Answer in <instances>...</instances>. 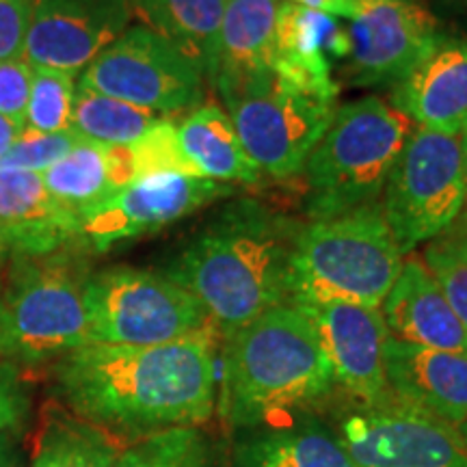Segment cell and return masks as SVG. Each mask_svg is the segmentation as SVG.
Masks as SVG:
<instances>
[{
  "label": "cell",
  "instance_id": "obj_10",
  "mask_svg": "<svg viewBox=\"0 0 467 467\" xmlns=\"http://www.w3.org/2000/svg\"><path fill=\"white\" fill-rule=\"evenodd\" d=\"M203 80L189 55L148 26H130L83 69L78 85L154 115H173L197 109Z\"/></svg>",
  "mask_w": 467,
  "mask_h": 467
},
{
  "label": "cell",
  "instance_id": "obj_27",
  "mask_svg": "<svg viewBox=\"0 0 467 467\" xmlns=\"http://www.w3.org/2000/svg\"><path fill=\"white\" fill-rule=\"evenodd\" d=\"M156 119L161 117L150 110L115 100V98L93 91L89 87L76 85L72 130L85 141L132 145L156 124Z\"/></svg>",
  "mask_w": 467,
  "mask_h": 467
},
{
  "label": "cell",
  "instance_id": "obj_2",
  "mask_svg": "<svg viewBox=\"0 0 467 467\" xmlns=\"http://www.w3.org/2000/svg\"><path fill=\"white\" fill-rule=\"evenodd\" d=\"M303 223L258 200L225 203L162 275L189 290L223 337L290 303V266Z\"/></svg>",
  "mask_w": 467,
  "mask_h": 467
},
{
  "label": "cell",
  "instance_id": "obj_8",
  "mask_svg": "<svg viewBox=\"0 0 467 467\" xmlns=\"http://www.w3.org/2000/svg\"><path fill=\"white\" fill-rule=\"evenodd\" d=\"M89 340L124 347H156L217 329L202 303L161 273L110 266L85 284Z\"/></svg>",
  "mask_w": 467,
  "mask_h": 467
},
{
  "label": "cell",
  "instance_id": "obj_6",
  "mask_svg": "<svg viewBox=\"0 0 467 467\" xmlns=\"http://www.w3.org/2000/svg\"><path fill=\"white\" fill-rule=\"evenodd\" d=\"M80 247L17 255L0 288V359L37 364L91 344L85 307L89 277Z\"/></svg>",
  "mask_w": 467,
  "mask_h": 467
},
{
  "label": "cell",
  "instance_id": "obj_13",
  "mask_svg": "<svg viewBox=\"0 0 467 467\" xmlns=\"http://www.w3.org/2000/svg\"><path fill=\"white\" fill-rule=\"evenodd\" d=\"M358 467H467V448L451 424L400 402L364 407L340 426Z\"/></svg>",
  "mask_w": 467,
  "mask_h": 467
},
{
  "label": "cell",
  "instance_id": "obj_4",
  "mask_svg": "<svg viewBox=\"0 0 467 467\" xmlns=\"http://www.w3.org/2000/svg\"><path fill=\"white\" fill-rule=\"evenodd\" d=\"M402 254L381 203L303 225L290 266V306L347 301L381 307Z\"/></svg>",
  "mask_w": 467,
  "mask_h": 467
},
{
  "label": "cell",
  "instance_id": "obj_30",
  "mask_svg": "<svg viewBox=\"0 0 467 467\" xmlns=\"http://www.w3.org/2000/svg\"><path fill=\"white\" fill-rule=\"evenodd\" d=\"M76 74L52 67H33L26 126L37 132H63L72 128Z\"/></svg>",
  "mask_w": 467,
  "mask_h": 467
},
{
  "label": "cell",
  "instance_id": "obj_32",
  "mask_svg": "<svg viewBox=\"0 0 467 467\" xmlns=\"http://www.w3.org/2000/svg\"><path fill=\"white\" fill-rule=\"evenodd\" d=\"M83 139L72 128L63 132H37L31 128H22L14 145L0 156V169H16V171L44 173L46 169L66 159Z\"/></svg>",
  "mask_w": 467,
  "mask_h": 467
},
{
  "label": "cell",
  "instance_id": "obj_22",
  "mask_svg": "<svg viewBox=\"0 0 467 467\" xmlns=\"http://www.w3.org/2000/svg\"><path fill=\"white\" fill-rule=\"evenodd\" d=\"M178 137L202 178L225 184H254L260 180V167L251 161L230 115L219 104L192 109L189 117L180 121Z\"/></svg>",
  "mask_w": 467,
  "mask_h": 467
},
{
  "label": "cell",
  "instance_id": "obj_16",
  "mask_svg": "<svg viewBox=\"0 0 467 467\" xmlns=\"http://www.w3.org/2000/svg\"><path fill=\"white\" fill-rule=\"evenodd\" d=\"M385 381L400 405L454 429L467 420V350L424 348L389 337Z\"/></svg>",
  "mask_w": 467,
  "mask_h": 467
},
{
  "label": "cell",
  "instance_id": "obj_3",
  "mask_svg": "<svg viewBox=\"0 0 467 467\" xmlns=\"http://www.w3.org/2000/svg\"><path fill=\"white\" fill-rule=\"evenodd\" d=\"M225 342L221 413L236 429L275 422L334 388L312 320L290 303L266 309Z\"/></svg>",
  "mask_w": 467,
  "mask_h": 467
},
{
  "label": "cell",
  "instance_id": "obj_39",
  "mask_svg": "<svg viewBox=\"0 0 467 467\" xmlns=\"http://www.w3.org/2000/svg\"><path fill=\"white\" fill-rule=\"evenodd\" d=\"M461 139H463V167H465V203H467V126L461 130Z\"/></svg>",
  "mask_w": 467,
  "mask_h": 467
},
{
  "label": "cell",
  "instance_id": "obj_9",
  "mask_svg": "<svg viewBox=\"0 0 467 467\" xmlns=\"http://www.w3.org/2000/svg\"><path fill=\"white\" fill-rule=\"evenodd\" d=\"M383 192V217L402 255L433 241L465 208L461 132L413 128Z\"/></svg>",
  "mask_w": 467,
  "mask_h": 467
},
{
  "label": "cell",
  "instance_id": "obj_42",
  "mask_svg": "<svg viewBox=\"0 0 467 467\" xmlns=\"http://www.w3.org/2000/svg\"><path fill=\"white\" fill-rule=\"evenodd\" d=\"M411 3H420V0H411Z\"/></svg>",
  "mask_w": 467,
  "mask_h": 467
},
{
  "label": "cell",
  "instance_id": "obj_29",
  "mask_svg": "<svg viewBox=\"0 0 467 467\" xmlns=\"http://www.w3.org/2000/svg\"><path fill=\"white\" fill-rule=\"evenodd\" d=\"M422 262L467 329V213L429 241Z\"/></svg>",
  "mask_w": 467,
  "mask_h": 467
},
{
  "label": "cell",
  "instance_id": "obj_19",
  "mask_svg": "<svg viewBox=\"0 0 467 467\" xmlns=\"http://www.w3.org/2000/svg\"><path fill=\"white\" fill-rule=\"evenodd\" d=\"M379 309L394 340L424 348L467 350V329L422 260H402L399 277Z\"/></svg>",
  "mask_w": 467,
  "mask_h": 467
},
{
  "label": "cell",
  "instance_id": "obj_40",
  "mask_svg": "<svg viewBox=\"0 0 467 467\" xmlns=\"http://www.w3.org/2000/svg\"><path fill=\"white\" fill-rule=\"evenodd\" d=\"M457 431H459L461 440H463V443H465V448H467V420H465V422H461V424L457 426Z\"/></svg>",
  "mask_w": 467,
  "mask_h": 467
},
{
  "label": "cell",
  "instance_id": "obj_31",
  "mask_svg": "<svg viewBox=\"0 0 467 467\" xmlns=\"http://www.w3.org/2000/svg\"><path fill=\"white\" fill-rule=\"evenodd\" d=\"M128 148H130L137 180L169 173L202 178L189 156L184 154L178 137V126L173 121L156 119V124Z\"/></svg>",
  "mask_w": 467,
  "mask_h": 467
},
{
  "label": "cell",
  "instance_id": "obj_34",
  "mask_svg": "<svg viewBox=\"0 0 467 467\" xmlns=\"http://www.w3.org/2000/svg\"><path fill=\"white\" fill-rule=\"evenodd\" d=\"M33 0H0V61L22 58Z\"/></svg>",
  "mask_w": 467,
  "mask_h": 467
},
{
  "label": "cell",
  "instance_id": "obj_5",
  "mask_svg": "<svg viewBox=\"0 0 467 467\" xmlns=\"http://www.w3.org/2000/svg\"><path fill=\"white\" fill-rule=\"evenodd\" d=\"M411 130V121L381 98L337 107L303 167L307 217L334 219L377 203Z\"/></svg>",
  "mask_w": 467,
  "mask_h": 467
},
{
  "label": "cell",
  "instance_id": "obj_17",
  "mask_svg": "<svg viewBox=\"0 0 467 467\" xmlns=\"http://www.w3.org/2000/svg\"><path fill=\"white\" fill-rule=\"evenodd\" d=\"M80 247L78 221L46 191L42 173L0 169V258Z\"/></svg>",
  "mask_w": 467,
  "mask_h": 467
},
{
  "label": "cell",
  "instance_id": "obj_26",
  "mask_svg": "<svg viewBox=\"0 0 467 467\" xmlns=\"http://www.w3.org/2000/svg\"><path fill=\"white\" fill-rule=\"evenodd\" d=\"M236 467H358L340 435L320 426L285 429L249 441Z\"/></svg>",
  "mask_w": 467,
  "mask_h": 467
},
{
  "label": "cell",
  "instance_id": "obj_15",
  "mask_svg": "<svg viewBox=\"0 0 467 467\" xmlns=\"http://www.w3.org/2000/svg\"><path fill=\"white\" fill-rule=\"evenodd\" d=\"M295 307L312 320L334 372V383L342 385L364 407L383 405L389 394L385 381V344L389 334L381 309L347 301Z\"/></svg>",
  "mask_w": 467,
  "mask_h": 467
},
{
  "label": "cell",
  "instance_id": "obj_37",
  "mask_svg": "<svg viewBox=\"0 0 467 467\" xmlns=\"http://www.w3.org/2000/svg\"><path fill=\"white\" fill-rule=\"evenodd\" d=\"M0 467H17V446L11 431L0 433Z\"/></svg>",
  "mask_w": 467,
  "mask_h": 467
},
{
  "label": "cell",
  "instance_id": "obj_21",
  "mask_svg": "<svg viewBox=\"0 0 467 467\" xmlns=\"http://www.w3.org/2000/svg\"><path fill=\"white\" fill-rule=\"evenodd\" d=\"M50 200L78 221L137 180L128 145L80 141L42 173Z\"/></svg>",
  "mask_w": 467,
  "mask_h": 467
},
{
  "label": "cell",
  "instance_id": "obj_7",
  "mask_svg": "<svg viewBox=\"0 0 467 467\" xmlns=\"http://www.w3.org/2000/svg\"><path fill=\"white\" fill-rule=\"evenodd\" d=\"M213 85L251 161L271 178L303 171L337 109L336 98L303 91L273 69L221 74Z\"/></svg>",
  "mask_w": 467,
  "mask_h": 467
},
{
  "label": "cell",
  "instance_id": "obj_25",
  "mask_svg": "<svg viewBox=\"0 0 467 467\" xmlns=\"http://www.w3.org/2000/svg\"><path fill=\"white\" fill-rule=\"evenodd\" d=\"M121 446L115 437L61 407L46 411L31 467H115Z\"/></svg>",
  "mask_w": 467,
  "mask_h": 467
},
{
  "label": "cell",
  "instance_id": "obj_35",
  "mask_svg": "<svg viewBox=\"0 0 467 467\" xmlns=\"http://www.w3.org/2000/svg\"><path fill=\"white\" fill-rule=\"evenodd\" d=\"M28 392L14 364H0V433L14 431L28 416Z\"/></svg>",
  "mask_w": 467,
  "mask_h": 467
},
{
  "label": "cell",
  "instance_id": "obj_41",
  "mask_svg": "<svg viewBox=\"0 0 467 467\" xmlns=\"http://www.w3.org/2000/svg\"><path fill=\"white\" fill-rule=\"evenodd\" d=\"M3 262H5V260L0 258V266H3ZM0 288H3V277H0Z\"/></svg>",
  "mask_w": 467,
  "mask_h": 467
},
{
  "label": "cell",
  "instance_id": "obj_23",
  "mask_svg": "<svg viewBox=\"0 0 467 467\" xmlns=\"http://www.w3.org/2000/svg\"><path fill=\"white\" fill-rule=\"evenodd\" d=\"M145 26L189 55L213 80L225 0H132Z\"/></svg>",
  "mask_w": 467,
  "mask_h": 467
},
{
  "label": "cell",
  "instance_id": "obj_33",
  "mask_svg": "<svg viewBox=\"0 0 467 467\" xmlns=\"http://www.w3.org/2000/svg\"><path fill=\"white\" fill-rule=\"evenodd\" d=\"M33 66L25 58L0 61V115L16 126H26L28 93H31Z\"/></svg>",
  "mask_w": 467,
  "mask_h": 467
},
{
  "label": "cell",
  "instance_id": "obj_1",
  "mask_svg": "<svg viewBox=\"0 0 467 467\" xmlns=\"http://www.w3.org/2000/svg\"><path fill=\"white\" fill-rule=\"evenodd\" d=\"M217 329L156 347L85 344L57 358L52 383L69 413L121 446L202 426L217 405Z\"/></svg>",
  "mask_w": 467,
  "mask_h": 467
},
{
  "label": "cell",
  "instance_id": "obj_28",
  "mask_svg": "<svg viewBox=\"0 0 467 467\" xmlns=\"http://www.w3.org/2000/svg\"><path fill=\"white\" fill-rule=\"evenodd\" d=\"M115 467H214V448L200 426H184L130 443Z\"/></svg>",
  "mask_w": 467,
  "mask_h": 467
},
{
  "label": "cell",
  "instance_id": "obj_36",
  "mask_svg": "<svg viewBox=\"0 0 467 467\" xmlns=\"http://www.w3.org/2000/svg\"><path fill=\"white\" fill-rule=\"evenodd\" d=\"M285 3L299 5V7L312 11H323V14L334 16L337 20L344 17L348 22L355 14V0H285Z\"/></svg>",
  "mask_w": 467,
  "mask_h": 467
},
{
  "label": "cell",
  "instance_id": "obj_12",
  "mask_svg": "<svg viewBox=\"0 0 467 467\" xmlns=\"http://www.w3.org/2000/svg\"><path fill=\"white\" fill-rule=\"evenodd\" d=\"M234 191L232 184L192 175L134 180L78 219V244L83 251L104 254L119 243L159 232L208 203L232 197Z\"/></svg>",
  "mask_w": 467,
  "mask_h": 467
},
{
  "label": "cell",
  "instance_id": "obj_11",
  "mask_svg": "<svg viewBox=\"0 0 467 467\" xmlns=\"http://www.w3.org/2000/svg\"><path fill=\"white\" fill-rule=\"evenodd\" d=\"M451 39L433 11L411 0H355L347 78L355 87H396Z\"/></svg>",
  "mask_w": 467,
  "mask_h": 467
},
{
  "label": "cell",
  "instance_id": "obj_38",
  "mask_svg": "<svg viewBox=\"0 0 467 467\" xmlns=\"http://www.w3.org/2000/svg\"><path fill=\"white\" fill-rule=\"evenodd\" d=\"M433 3L448 16L459 17V20L467 22V0H433Z\"/></svg>",
  "mask_w": 467,
  "mask_h": 467
},
{
  "label": "cell",
  "instance_id": "obj_24",
  "mask_svg": "<svg viewBox=\"0 0 467 467\" xmlns=\"http://www.w3.org/2000/svg\"><path fill=\"white\" fill-rule=\"evenodd\" d=\"M277 9L279 0H225L219 61L213 80L221 74L273 69Z\"/></svg>",
  "mask_w": 467,
  "mask_h": 467
},
{
  "label": "cell",
  "instance_id": "obj_14",
  "mask_svg": "<svg viewBox=\"0 0 467 467\" xmlns=\"http://www.w3.org/2000/svg\"><path fill=\"white\" fill-rule=\"evenodd\" d=\"M132 11V0H33L22 58L80 72L126 31Z\"/></svg>",
  "mask_w": 467,
  "mask_h": 467
},
{
  "label": "cell",
  "instance_id": "obj_20",
  "mask_svg": "<svg viewBox=\"0 0 467 467\" xmlns=\"http://www.w3.org/2000/svg\"><path fill=\"white\" fill-rule=\"evenodd\" d=\"M392 107L420 128L459 134L467 126V39H448L392 89Z\"/></svg>",
  "mask_w": 467,
  "mask_h": 467
},
{
  "label": "cell",
  "instance_id": "obj_18",
  "mask_svg": "<svg viewBox=\"0 0 467 467\" xmlns=\"http://www.w3.org/2000/svg\"><path fill=\"white\" fill-rule=\"evenodd\" d=\"M348 55V28L337 17L292 3H279L273 72L285 83L318 96L336 98L340 87L331 76L329 57Z\"/></svg>",
  "mask_w": 467,
  "mask_h": 467
}]
</instances>
